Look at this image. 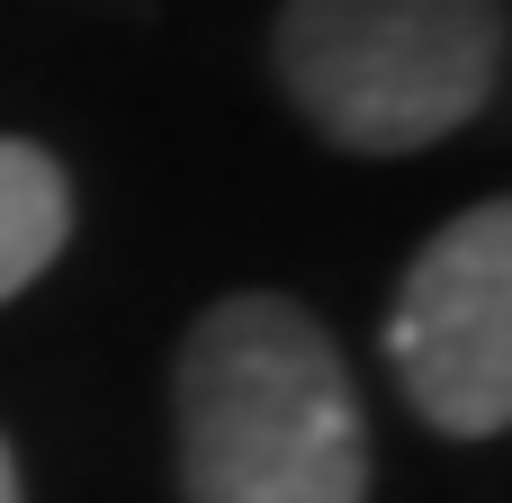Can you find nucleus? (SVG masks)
<instances>
[{"instance_id": "f257e3e1", "label": "nucleus", "mask_w": 512, "mask_h": 503, "mask_svg": "<svg viewBox=\"0 0 512 503\" xmlns=\"http://www.w3.org/2000/svg\"><path fill=\"white\" fill-rule=\"evenodd\" d=\"M189 503H369V423L333 333L288 297H225L189 324L180 369Z\"/></svg>"}, {"instance_id": "f03ea898", "label": "nucleus", "mask_w": 512, "mask_h": 503, "mask_svg": "<svg viewBox=\"0 0 512 503\" xmlns=\"http://www.w3.org/2000/svg\"><path fill=\"white\" fill-rule=\"evenodd\" d=\"M288 99L351 153H423L504 90V0H288Z\"/></svg>"}, {"instance_id": "7ed1b4c3", "label": "nucleus", "mask_w": 512, "mask_h": 503, "mask_svg": "<svg viewBox=\"0 0 512 503\" xmlns=\"http://www.w3.org/2000/svg\"><path fill=\"white\" fill-rule=\"evenodd\" d=\"M387 360L414 414L450 441H495L512 414V216L504 198L450 216L387 315Z\"/></svg>"}, {"instance_id": "20e7f679", "label": "nucleus", "mask_w": 512, "mask_h": 503, "mask_svg": "<svg viewBox=\"0 0 512 503\" xmlns=\"http://www.w3.org/2000/svg\"><path fill=\"white\" fill-rule=\"evenodd\" d=\"M63 234H72V189H63V171H54L36 144L0 135V306H9L27 279H45V261L63 252Z\"/></svg>"}, {"instance_id": "39448f33", "label": "nucleus", "mask_w": 512, "mask_h": 503, "mask_svg": "<svg viewBox=\"0 0 512 503\" xmlns=\"http://www.w3.org/2000/svg\"><path fill=\"white\" fill-rule=\"evenodd\" d=\"M0 503H18V459H9V441H0Z\"/></svg>"}]
</instances>
